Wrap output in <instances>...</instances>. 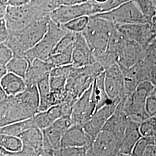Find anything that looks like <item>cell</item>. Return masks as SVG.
Instances as JSON below:
<instances>
[{"instance_id": "53", "label": "cell", "mask_w": 156, "mask_h": 156, "mask_svg": "<svg viewBox=\"0 0 156 156\" xmlns=\"http://www.w3.org/2000/svg\"><path fill=\"white\" fill-rule=\"evenodd\" d=\"M0 156H1V151H0Z\"/></svg>"}, {"instance_id": "14", "label": "cell", "mask_w": 156, "mask_h": 156, "mask_svg": "<svg viewBox=\"0 0 156 156\" xmlns=\"http://www.w3.org/2000/svg\"><path fill=\"white\" fill-rule=\"evenodd\" d=\"M104 73V87L106 94L111 101L119 102L126 96L123 71L120 68H114Z\"/></svg>"}, {"instance_id": "15", "label": "cell", "mask_w": 156, "mask_h": 156, "mask_svg": "<svg viewBox=\"0 0 156 156\" xmlns=\"http://www.w3.org/2000/svg\"><path fill=\"white\" fill-rule=\"evenodd\" d=\"M95 62L92 51L82 33L76 34L73 45L72 64L76 67H83Z\"/></svg>"}, {"instance_id": "40", "label": "cell", "mask_w": 156, "mask_h": 156, "mask_svg": "<svg viewBox=\"0 0 156 156\" xmlns=\"http://www.w3.org/2000/svg\"><path fill=\"white\" fill-rule=\"evenodd\" d=\"M145 111L149 117L156 116V89L154 90L145 101Z\"/></svg>"}, {"instance_id": "28", "label": "cell", "mask_w": 156, "mask_h": 156, "mask_svg": "<svg viewBox=\"0 0 156 156\" xmlns=\"http://www.w3.org/2000/svg\"><path fill=\"white\" fill-rule=\"evenodd\" d=\"M73 45L62 53L53 55L45 61L53 68L72 64Z\"/></svg>"}, {"instance_id": "36", "label": "cell", "mask_w": 156, "mask_h": 156, "mask_svg": "<svg viewBox=\"0 0 156 156\" xmlns=\"http://www.w3.org/2000/svg\"><path fill=\"white\" fill-rule=\"evenodd\" d=\"M75 35L76 34L68 31L56 45L51 55L62 53L69 47L72 46L75 39Z\"/></svg>"}, {"instance_id": "12", "label": "cell", "mask_w": 156, "mask_h": 156, "mask_svg": "<svg viewBox=\"0 0 156 156\" xmlns=\"http://www.w3.org/2000/svg\"><path fill=\"white\" fill-rule=\"evenodd\" d=\"M146 49L135 42L126 41L116 55V62L122 71L134 67L143 58Z\"/></svg>"}, {"instance_id": "17", "label": "cell", "mask_w": 156, "mask_h": 156, "mask_svg": "<svg viewBox=\"0 0 156 156\" xmlns=\"http://www.w3.org/2000/svg\"><path fill=\"white\" fill-rule=\"evenodd\" d=\"M130 120L119 103L113 114L107 121L102 129H106L114 134L121 145L124 131Z\"/></svg>"}, {"instance_id": "10", "label": "cell", "mask_w": 156, "mask_h": 156, "mask_svg": "<svg viewBox=\"0 0 156 156\" xmlns=\"http://www.w3.org/2000/svg\"><path fill=\"white\" fill-rule=\"evenodd\" d=\"M120 142L114 134L102 129L93 140L88 152L95 156H117Z\"/></svg>"}, {"instance_id": "32", "label": "cell", "mask_w": 156, "mask_h": 156, "mask_svg": "<svg viewBox=\"0 0 156 156\" xmlns=\"http://www.w3.org/2000/svg\"><path fill=\"white\" fill-rule=\"evenodd\" d=\"M156 117H149L140 124V131L142 137L156 138Z\"/></svg>"}, {"instance_id": "33", "label": "cell", "mask_w": 156, "mask_h": 156, "mask_svg": "<svg viewBox=\"0 0 156 156\" xmlns=\"http://www.w3.org/2000/svg\"><path fill=\"white\" fill-rule=\"evenodd\" d=\"M89 18V16L78 17L63 24V26L68 31L75 34L82 33L87 26Z\"/></svg>"}, {"instance_id": "50", "label": "cell", "mask_w": 156, "mask_h": 156, "mask_svg": "<svg viewBox=\"0 0 156 156\" xmlns=\"http://www.w3.org/2000/svg\"><path fill=\"white\" fill-rule=\"evenodd\" d=\"M7 2H8V1H5V0H3V1H0V6H7Z\"/></svg>"}, {"instance_id": "48", "label": "cell", "mask_w": 156, "mask_h": 156, "mask_svg": "<svg viewBox=\"0 0 156 156\" xmlns=\"http://www.w3.org/2000/svg\"><path fill=\"white\" fill-rule=\"evenodd\" d=\"M6 7L7 6H0V20L4 19L5 16Z\"/></svg>"}, {"instance_id": "13", "label": "cell", "mask_w": 156, "mask_h": 156, "mask_svg": "<svg viewBox=\"0 0 156 156\" xmlns=\"http://www.w3.org/2000/svg\"><path fill=\"white\" fill-rule=\"evenodd\" d=\"M119 102H111L101 107L95 112L89 120L82 126L84 131L93 140L104 128L109 119L111 117Z\"/></svg>"}, {"instance_id": "1", "label": "cell", "mask_w": 156, "mask_h": 156, "mask_svg": "<svg viewBox=\"0 0 156 156\" xmlns=\"http://www.w3.org/2000/svg\"><path fill=\"white\" fill-rule=\"evenodd\" d=\"M50 17H47L33 23L22 30L9 33L4 43L13 55L24 56L28 50L33 48L42 39L46 33Z\"/></svg>"}, {"instance_id": "22", "label": "cell", "mask_w": 156, "mask_h": 156, "mask_svg": "<svg viewBox=\"0 0 156 156\" xmlns=\"http://www.w3.org/2000/svg\"><path fill=\"white\" fill-rule=\"evenodd\" d=\"M0 86L9 97H14L23 92L27 86L23 78L7 73L1 79Z\"/></svg>"}, {"instance_id": "38", "label": "cell", "mask_w": 156, "mask_h": 156, "mask_svg": "<svg viewBox=\"0 0 156 156\" xmlns=\"http://www.w3.org/2000/svg\"><path fill=\"white\" fill-rule=\"evenodd\" d=\"M67 78L66 76H49L50 91H66Z\"/></svg>"}, {"instance_id": "18", "label": "cell", "mask_w": 156, "mask_h": 156, "mask_svg": "<svg viewBox=\"0 0 156 156\" xmlns=\"http://www.w3.org/2000/svg\"><path fill=\"white\" fill-rule=\"evenodd\" d=\"M52 69L50 64L45 61L34 60L29 62L24 78L26 86L36 85L41 80L49 76Z\"/></svg>"}, {"instance_id": "49", "label": "cell", "mask_w": 156, "mask_h": 156, "mask_svg": "<svg viewBox=\"0 0 156 156\" xmlns=\"http://www.w3.org/2000/svg\"><path fill=\"white\" fill-rule=\"evenodd\" d=\"M6 73H7V71H6V67L0 66V81Z\"/></svg>"}, {"instance_id": "21", "label": "cell", "mask_w": 156, "mask_h": 156, "mask_svg": "<svg viewBox=\"0 0 156 156\" xmlns=\"http://www.w3.org/2000/svg\"><path fill=\"white\" fill-rule=\"evenodd\" d=\"M62 117L60 105L53 106L44 112L37 113L32 119L35 128L44 130L50 127L57 119Z\"/></svg>"}, {"instance_id": "24", "label": "cell", "mask_w": 156, "mask_h": 156, "mask_svg": "<svg viewBox=\"0 0 156 156\" xmlns=\"http://www.w3.org/2000/svg\"><path fill=\"white\" fill-rule=\"evenodd\" d=\"M104 72L95 79L92 84L91 94L94 100L96 111L106 104L113 102L109 99L104 87Z\"/></svg>"}, {"instance_id": "11", "label": "cell", "mask_w": 156, "mask_h": 156, "mask_svg": "<svg viewBox=\"0 0 156 156\" xmlns=\"http://www.w3.org/2000/svg\"><path fill=\"white\" fill-rule=\"evenodd\" d=\"M156 42L146 49L145 55L133 68L139 83L148 81L156 86Z\"/></svg>"}, {"instance_id": "26", "label": "cell", "mask_w": 156, "mask_h": 156, "mask_svg": "<svg viewBox=\"0 0 156 156\" xmlns=\"http://www.w3.org/2000/svg\"><path fill=\"white\" fill-rule=\"evenodd\" d=\"M28 62L24 56L13 55L6 66L7 73H12L24 79L28 69Z\"/></svg>"}, {"instance_id": "8", "label": "cell", "mask_w": 156, "mask_h": 156, "mask_svg": "<svg viewBox=\"0 0 156 156\" xmlns=\"http://www.w3.org/2000/svg\"><path fill=\"white\" fill-rule=\"evenodd\" d=\"M95 15L93 1H81L71 5H62L50 15V20L63 25L78 17L93 16Z\"/></svg>"}, {"instance_id": "7", "label": "cell", "mask_w": 156, "mask_h": 156, "mask_svg": "<svg viewBox=\"0 0 156 156\" xmlns=\"http://www.w3.org/2000/svg\"><path fill=\"white\" fill-rule=\"evenodd\" d=\"M93 16L105 19L115 26L149 23L142 15L135 1H126L111 11Z\"/></svg>"}, {"instance_id": "9", "label": "cell", "mask_w": 156, "mask_h": 156, "mask_svg": "<svg viewBox=\"0 0 156 156\" xmlns=\"http://www.w3.org/2000/svg\"><path fill=\"white\" fill-rule=\"evenodd\" d=\"M91 90L92 84L73 105L70 117L73 125L82 127L95 112L96 106L92 97Z\"/></svg>"}, {"instance_id": "41", "label": "cell", "mask_w": 156, "mask_h": 156, "mask_svg": "<svg viewBox=\"0 0 156 156\" xmlns=\"http://www.w3.org/2000/svg\"><path fill=\"white\" fill-rule=\"evenodd\" d=\"M13 53L11 50L4 44L0 45V66L5 67L6 64L13 57Z\"/></svg>"}, {"instance_id": "30", "label": "cell", "mask_w": 156, "mask_h": 156, "mask_svg": "<svg viewBox=\"0 0 156 156\" xmlns=\"http://www.w3.org/2000/svg\"><path fill=\"white\" fill-rule=\"evenodd\" d=\"M0 147L8 151H19L22 149V142L18 137L0 134Z\"/></svg>"}, {"instance_id": "42", "label": "cell", "mask_w": 156, "mask_h": 156, "mask_svg": "<svg viewBox=\"0 0 156 156\" xmlns=\"http://www.w3.org/2000/svg\"><path fill=\"white\" fill-rule=\"evenodd\" d=\"M0 151L1 153V156H35L37 153L23 146L22 149L19 151H16V152L8 151L1 147H0Z\"/></svg>"}, {"instance_id": "2", "label": "cell", "mask_w": 156, "mask_h": 156, "mask_svg": "<svg viewBox=\"0 0 156 156\" xmlns=\"http://www.w3.org/2000/svg\"><path fill=\"white\" fill-rule=\"evenodd\" d=\"M47 17L49 16L39 9L34 1H29L24 5L19 7L7 6L4 20L9 33H13Z\"/></svg>"}, {"instance_id": "43", "label": "cell", "mask_w": 156, "mask_h": 156, "mask_svg": "<svg viewBox=\"0 0 156 156\" xmlns=\"http://www.w3.org/2000/svg\"><path fill=\"white\" fill-rule=\"evenodd\" d=\"M9 35L4 19L0 20V45L5 42Z\"/></svg>"}, {"instance_id": "51", "label": "cell", "mask_w": 156, "mask_h": 156, "mask_svg": "<svg viewBox=\"0 0 156 156\" xmlns=\"http://www.w3.org/2000/svg\"><path fill=\"white\" fill-rule=\"evenodd\" d=\"M117 156H132V155H129V154H125L119 153V154H118Z\"/></svg>"}, {"instance_id": "4", "label": "cell", "mask_w": 156, "mask_h": 156, "mask_svg": "<svg viewBox=\"0 0 156 156\" xmlns=\"http://www.w3.org/2000/svg\"><path fill=\"white\" fill-rule=\"evenodd\" d=\"M115 26L105 19L90 17L87 26L82 33L93 54L106 50L109 39Z\"/></svg>"}, {"instance_id": "16", "label": "cell", "mask_w": 156, "mask_h": 156, "mask_svg": "<svg viewBox=\"0 0 156 156\" xmlns=\"http://www.w3.org/2000/svg\"><path fill=\"white\" fill-rule=\"evenodd\" d=\"M93 140L82 127L73 125L62 136L61 147H90Z\"/></svg>"}, {"instance_id": "5", "label": "cell", "mask_w": 156, "mask_h": 156, "mask_svg": "<svg viewBox=\"0 0 156 156\" xmlns=\"http://www.w3.org/2000/svg\"><path fill=\"white\" fill-rule=\"evenodd\" d=\"M68 31L64 26L51 21L44 37L33 48L24 54V57L29 62L34 60L46 61L51 55L53 50L60 39Z\"/></svg>"}, {"instance_id": "25", "label": "cell", "mask_w": 156, "mask_h": 156, "mask_svg": "<svg viewBox=\"0 0 156 156\" xmlns=\"http://www.w3.org/2000/svg\"><path fill=\"white\" fill-rule=\"evenodd\" d=\"M43 134L42 147L55 151L61 147V142L64 133L58 129L51 126L42 130Z\"/></svg>"}, {"instance_id": "45", "label": "cell", "mask_w": 156, "mask_h": 156, "mask_svg": "<svg viewBox=\"0 0 156 156\" xmlns=\"http://www.w3.org/2000/svg\"><path fill=\"white\" fill-rule=\"evenodd\" d=\"M29 1L27 0H11L8 1L7 6H12V7H19L24 5L27 3H28Z\"/></svg>"}, {"instance_id": "20", "label": "cell", "mask_w": 156, "mask_h": 156, "mask_svg": "<svg viewBox=\"0 0 156 156\" xmlns=\"http://www.w3.org/2000/svg\"><path fill=\"white\" fill-rule=\"evenodd\" d=\"M16 97L33 117L38 113L39 97L37 85L27 86L26 89Z\"/></svg>"}, {"instance_id": "19", "label": "cell", "mask_w": 156, "mask_h": 156, "mask_svg": "<svg viewBox=\"0 0 156 156\" xmlns=\"http://www.w3.org/2000/svg\"><path fill=\"white\" fill-rule=\"evenodd\" d=\"M140 126L139 123L131 120L128 122L123 134L119 153L131 155L135 145L142 138L140 133Z\"/></svg>"}, {"instance_id": "39", "label": "cell", "mask_w": 156, "mask_h": 156, "mask_svg": "<svg viewBox=\"0 0 156 156\" xmlns=\"http://www.w3.org/2000/svg\"><path fill=\"white\" fill-rule=\"evenodd\" d=\"M151 144H156V138L142 137L135 145L132 151V156H143L146 147Z\"/></svg>"}, {"instance_id": "37", "label": "cell", "mask_w": 156, "mask_h": 156, "mask_svg": "<svg viewBox=\"0 0 156 156\" xmlns=\"http://www.w3.org/2000/svg\"><path fill=\"white\" fill-rule=\"evenodd\" d=\"M39 97V107L42 106L50 94L49 75L42 79L37 83Z\"/></svg>"}, {"instance_id": "44", "label": "cell", "mask_w": 156, "mask_h": 156, "mask_svg": "<svg viewBox=\"0 0 156 156\" xmlns=\"http://www.w3.org/2000/svg\"><path fill=\"white\" fill-rule=\"evenodd\" d=\"M143 156H156V145L151 144L148 145L145 149Z\"/></svg>"}, {"instance_id": "34", "label": "cell", "mask_w": 156, "mask_h": 156, "mask_svg": "<svg viewBox=\"0 0 156 156\" xmlns=\"http://www.w3.org/2000/svg\"><path fill=\"white\" fill-rule=\"evenodd\" d=\"M126 1V0H107L102 1H94L97 15L111 11Z\"/></svg>"}, {"instance_id": "3", "label": "cell", "mask_w": 156, "mask_h": 156, "mask_svg": "<svg viewBox=\"0 0 156 156\" xmlns=\"http://www.w3.org/2000/svg\"><path fill=\"white\" fill-rule=\"evenodd\" d=\"M156 86L148 81L140 82L134 92L123 98L119 104L129 119L140 124L149 118L145 111V101Z\"/></svg>"}, {"instance_id": "29", "label": "cell", "mask_w": 156, "mask_h": 156, "mask_svg": "<svg viewBox=\"0 0 156 156\" xmlns=\"http://www.w3.org/2000/svg\"><path fill=\"white\" fill-rule=\"evenodd\" d=\"M135 2L147 22L150 23L156 18V1L139 0Z\"/></svg>"}, {"instance_id": "35", "label": "cell", "mask_w": 156, "mask_h": 156, "mask_svg": "<svg viewBox=\"0 0 156 156\" xmlns=\"http://www.w3.org/2000/svg\"><path fill=\"white\" fill-rule=\"evenodd\" d=\"M89 147H60L53 151L54 156H87Z\"/></svg>"}, {"instance_id": "31", "label": "cell", "mask_w": 156, "mask_h": 156, "mask_svg": "<svg viewBox=\"0 0 156 156\" xmlns=\"http://www.w3.org/2000/svg\"><path fill=\"white\" fill-rule=\"evenodd\" d=\"M123 79L126 96L129 95L139 84L133 67L123 71Z\"/></svg>"}, {"instance_id": "52", "label": "cell", "mask_w": 156, "mask_h": 156, "mask_svg": "<svg viewBox=\"0 0 156 156\" xmlns=\"http://www.w3.org/2000/svg\"><path fill=\"white\" fill-rule=\"evenodd\" d=\"M87 156H94V155H93V154H90V153H89V152L87 153Z\"/></svg>"}, {"instance_id": "46", "label": "cell", "mask_w": 156, "mask_h": 156, "mask_svg": "<svg viewBox=\"0 0 156 156\" xmlns=\"http://www.w3.org/2000/svg\"><path fill=\"white\" fill-rule=\"evenodd\" d=\"M35 156H54L53 151L42 147Z\"/></svg>"}, {"instance_id": "47", "label": "cell", "mask_w": 156, "mask_h": 156, "mask_svg": "<svg viewBox=\"0 0 156 156\" xmlns=\"http://www.w3.org/2000/svg\"><path fill=\"white\" fill-rule=\"evenodd\" d=\"M9 96L6 94L4 90L0 86V104L4 102L8 98Z\"/></svg>"}, {"instance_id": "23", "label": "cell", "mask_w": 156, "mask_h": 156, "mask_svg": "<svg viewBox=\"0 0 156 156\" xmlns=\"http://www.w3.org/2000/svg\"><path fill=\"white\" fill-rule=\"evenodd\" d=\"M18 138L21 140L23 147L35 152H38L42 147L43 134L38 128H29L20 134Z\"/></svg>"}, {"instance_id": "6", "label": "cell", "mask_w": 156, "mask_h": 156, "mask_svg": "<svg viewBox=\"0 0 156 156\" xmlns=\"http://www.w3.org/2000/svg\"><path fill=\"white\" fill-rule=\"evenodd\" d=\"M123 39L134 42L144 48L156 42V18L151 23L115 26Z\"/></svg>"}, {"instance_id": "27", "label": "cell", "mask_w": 156, "mask_h": 156, "mask_svg": "<svg viewBox=\"0 0 156 156\" xmlns=\"http://www.w3.org/2000/svg\"><path fill=\"white\" fill-rule=\"evenodd\" d=\"M32 118L0 127V134L18 137L24 131L34 127Z\"/></svg>"}]
</instances>
